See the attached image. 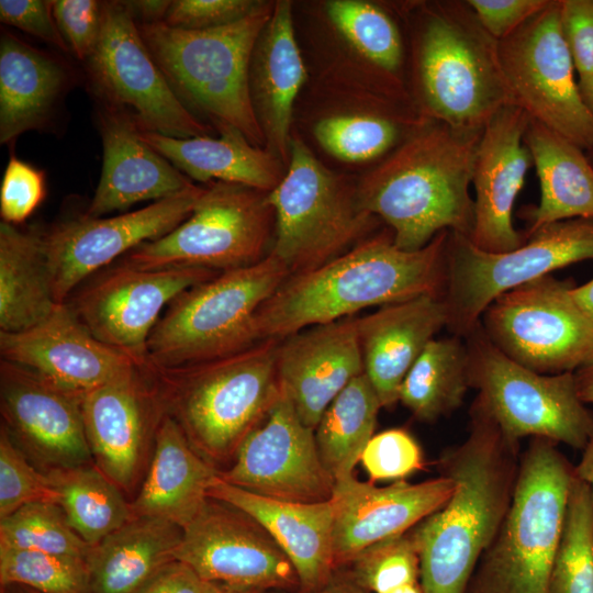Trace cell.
Here are the masks:
<instances>
[{"instance_id": "cell-1", "label": "cell", "mask_w": 593, "mask_h": 593, "mask_svg": "<svg viewBox=\"0 0 593 593\" xmlns=\"http://www.w3.org/2000/svg\"><path fill=\"white\" fill-rule=\"evenodd\" d=\"M467 438L446 448L437 468L455 490L411 529L423 593H465L483 552L510 510L519 470V443L510 440L474 399Z\"/></svg>"}, {"instance_id": "cell-2", "label": "cell", "mask_w": 593, "mask_h": 593, "mask_svg": "<svg viewBox=\"0 0 593 593\" xmlns=\"http://www.w3.org/2000/svg\"><path fill=\"white\" fill-rule=\"evenodd\" d=\"M449 233L411 251L395 245L391 231L382 232L315 269L289 276L257 314L258 339H282L370 306L443 295Z\"/></svg>"}, {"instance_id": "cell-3", "label": "cell", "mask_w": 593, "mask_h": 593, "mask_svg": "<svg viewBox=\"0 0 593 593\" xmlns=\"http://www.w3.org/2000/svg\"><path fill=\"white\" fill-rule=\"evenodd\" d=\"M482 131L427 119L361 177L360 206L388 225L398 247L418 250L444 231L469 238V188Z\"/></svg>"}, {"instance_id": "cell-4", "label": "cell", "mask_w": 593, "mask_h": 593, "mask_svg": "<svg viewBox=\"0 0 593 593\" xmlns=\"http://www.w3.org/2000/svg\"><path fill=\"white\" fill-rule=\"evenodd\" d=\"M280 340L262 339L231 355L177 367H158L144 358L164 413L213 466L233 460L278 399Z\"/></svg>"}, {"instance_id": "cell-5", "label": "cell", "mask_w": 593, "mask_h": 593, "mask_svg": "<svg viewBox=\"0 0 593 593\" xmlns=\"http://www.w3.org/2000/svg\"><path fill=\"white\" fill-rule=\"evenodd\" d=\"M413 34L416 110L460 130H482L502 108L514 104L505 81L499 41L467 0L422 4Z\"/></svg>"}, {"instance_id": "cell-6", "label": "cell", "mask_w": 593, "mask_h": 593, "mask_svg": "<svg viewBox=\"0 0 593 593\" xmlns=\"http://www.w3.org/2000/svg\"><path fill=\"white\" fill-rule=\"evenodd\" d=\"M273 4H261L245 18L219 27L186 30L165 22L137 23L141 36L181 103L216 128L231 126L254 145H265L250 94L255 45ZM198 118V116H197Z\"/></svg>"}, {"instance_id": "cell-7", "label": "cell", "mask_w": 593, "mask_h": 593, "mask_svg": "<svg viewBox=\"0 0 593 593\" xmlns=\"http://www.w3.org/2000/svg\"><path fill=\"white\" fill-rule=\"evenodd\" d=\"M557 445L534 437L521 454L510 510L465 593H548L574 474Z\"/></svg>"}, {"instance_id": "cell-8", "label": "cell", "mask_w": 593, "mask_h": 593, "mask_svg": "<svg viewBox=\"0 0 593 593\" xmlns=\"http://www.w3.org/2000/svg\"><path fill=\"white\" fill-rule=\"evenodd\" d=\"M289 276L286 266L269 254L255 265L222 271L187 289L153 328L145 359L158 367H177L253 346L259 342V310Z\"/></svg>"}, {"instance_id": "cell-9", "label": "cell", "mask_w": 593, "mask_h": 593, "mask_svg": "<svg viewBox=\"0 0 593 593\" xmlns=\"http://www.w3.org/2000/svg\"><path fill=\"white\" fill-rule=\"evenodd\" d=\"M275 213L270 253L290 276L315 269L368 237L378 217L359 204L356 186L292 137L283 178L268 192Z\"/></svg>"}, {"instance_id": "cell-10", "label": "cell", "mask_w": 593, "mask_h": 593, "mask_svg": "<svg viewBox=\"0 0 593 593\" xmlns=\"http://www.w3.org/2000/svg\"><path fill=\"white\" fill-rule=\"evenodd\" d=\"M470 388L512 441L539 437L583 449L593 413L579 398L574 372L544 374L504 355L477 324L463 337Z\"/></svg>"}, {"instance_id": "cell-11", "label": "cell", "mask_w": 593, "mask_h": 593, "mask_svg": "<svg viewBox=\"0 0 593 593\" xmlns=\"http://www.w3.org/2000/svg\"><path fill=\"white\" fill-rule=\"evenodd\" d=\"M273 233L275 213L268 192L237 183L211 182L188 219L118 261L141 269L192 267L222 272L266 258Z\"/></svg>"}, {"instance_id": "cell-12", "label": "cell", "mask_w": 593, "mask_h": 593, "mask_svg": "<svg viewBox=\"0 0 593 593\" xmlns=\"http://www.w3.org/2000/svg\"><path fill=\"white\" fill-rule=\"evenodd\" d=\"M584 260H593V219L548 224L504 253L481 250L467 236L450 232L441 295L446 327L463 338L503 293Z\"/></svg>"}, {"instance_id": "cell-13", "label": "cell", "mask_w": 593, "mask_h": 593, "mask_svg": "<svg viewBox=\"0 0 593 593\" xmlns=\"http://www.w3.org/2000/svg\"><path fill=\"white\" fill-rule=\"evenodd\" d=\"M83 64L97 105L125 114L141 132L179 138L213 133L175 94L124 1H104L101 36Z\"/></svg>"}, {"instance_id": "cell-14", "label": "cell", "mask_w": 593, "mask_h": 593, "mask_svg": "<svg viewBox=\"0 0 593 593\" xmlns=\"http://www.w3.org/2000/svg\"><path fill=\"white\" fill-rule=\"evenodd\" d=\"M574 284L551 275L496 298L480 324L508 358L544 374L574 372L593 354V321L572 295Z\"/></svg>"}, {"instance_id": "cell-15", "label": "cell", "mask_w": 593, "mask_h": 593, "mask_svg": "<svg viewBox=\"0 0 593 593\" xmlns=\"http://www.w3.org/2000/svg\"><path fill=\"white\" fill-rule=\"evenodd\" d=\"M559 0L499 41L502 71L515 105L584 152L593 148V113L585 104L560 23Z\"/></svg>"}, {"instance_id": "cell-16", "label": "cell", "mask_w": 593, "mask_h": 593, "mask_svg": "<svg viewBox=\"0 0 593 593\" xmlns=\"http://www.w3.org/2000/svg\"><path fill=\"white\" fill-rule=\"evenodd\" d=\"M219 273L192 267L141 269L116 261L86 279L65 303L97 339L144 358L169 303Z\"/></svg>"}, {"instance_id": "cell-17", "label": "cell", "mask_w": 593, "mask_h": 593, "mask_svg": "<svg viewBox=\"0 0 593 593\" xmlns=\"http://www.w3.org/2000/svg\"><path fill=\"white\" fill-rule=\"evenodd\" d=\"M204 188L197 184L152 204L115 216L81 215L43 228L54 296L65 303L89 277L135 247L160 238L181 224Z\"/></svg>"}, {"instance_id": "cell-18", "label": "cell", "mask_w": 593, "mask_h": 593, "mask_svg": "<svg viewBox=\"0 0 593 593\" xmlns=\"http://www.w3.org/2000/svg\"><path fill=\"white\" fill-rule=\"evenodd\" d=\"M176 559L203 580L237 591L259 593L300 585L291 561L264 527L212 497L183 528Z\"/></svg>"}, {"instance_id": "cell-19", "label": "cell", "mask_w": 593, "mask_h": 593, "mask_svg": "<svg viewBox=\"0 0 593 593\" xmlns=\"http://www.w3.org/2000/svg\"><path fill=\"white\" fill-rule=\"evenodd\" d=\"M219 477L269 499L317 503L332 499L335 480L325 468L314 429L281 391L262 421L247 435L233 463Z\"/></svg>"}, {"instance_id": "cell-20", "label": "cell", "mask_w": 593, "mask_h": 593, "mask_svg": "<svg viewBox=\"0 0 593 593\" xmlns=\"http://www.w3.org/2000/svg\"><path fill=\"white\" fill-rule=\"evenodd\" d=\"M0 356L54 387L81 396L134 369L145 358L97 339L66 303H58L29 328L0 332Z\"/></svg>"}, {"instance_id": "cell-21", "label": "cell", "mask_w": 593, "mask_h": 593, "mask_svg": "<svg viewBox=\"0 0 593 593\" xmlns=\"http://www.w3.org/2000/svg\"><path fill=\"white\" fill-rule=\"evenodd\" d=\"M81 399L0 360L2 425L47 471L92 462Z\"/></svg>"}, {"instance_id": "cell-22", "label": "cell", "mask_w": 593, "mask_h": 593, "mask_svg": "<svg viewBox=\"0 0 593 593\" xmlns=\"http://www.w3.org/2000/svg\"><path fill=\"white\" fill-rule=\"evenodd\" d=\"M530 118L510 104L484 125L477 148L472 186L473 226L469 239L481 250L504 253L519 247L524 234L513 224L514 203L533 158L524 136Z\"/></svg>"}, {"instance_id": "cell-23", "label": "cell", "mask_w": 593, "mask_h": 593, "mask_svg": "<svg viewBox=\"0 0 593 593\" xmlns=\"http://www.w3.org/2000/svg\"><path fill=\"white\" fill-rule=\"evenodd\" d=\"M454 481L445 475L385 486L358 480L354 474L336 480L335 564L351 562L368 547L404 534L439 510L452 495Z\"/></svg>"}, {"instance_id": "cell-24", "label": "cell", "mask_w": 593, "mask_h": 593, "mask_svg": "<svg viewBox=\"0 0 593 593\" xmlns=\"http://www.w3.org/2000/svg\"><path fill=\"white\" fill-rule=\"evenodd\" d=\"M81 410L96 466L121 490H128L138 474L146 440L164 415L143 361L83 394Z\"/></svg>"}, {"instance_id": "cell-25", "label": "cell", "mask_w": 593, "mask_h": 593, "mask_svg": "<svg viewBox=\"0 0 593 593\" xmlns=\"http://www.w3.org/2000/svg\"><path fill=\"white\" fill-rule=\"evenodd\" d=\"M277 370L281 391L300 419L315 430L333 400L363 373L356 317L314 325L282 338Z\"/></svg>"}, {"instance_id": "cell-26", "label": "cell", "mask_w": 593, "mask_h": 593, "mask_svg": "<svg viewBox=\"0 0 593 593\" xmlns=\"http://www.w3.org/2000/svg\"><path fill=\"white\" fill-rule=\"evenodd\" d=\"M96 121L102 168L87 215L100 217L143 201L156 202L194 184L142 138L125 114L97 105Z\"/></svg>"}, {"instance_id": "cell-27", "label": "cell", "mask_w": 593, "mask_h": 593, "mask_svg": "<svg viewBox=\"0 0 593 593\" xmlns=\"http://www.w3.org/2000/svg\"><path fill=\"white\" fill-rule=\"evenodd\" d=\"M208 496L226 502L254 518L295 569L303 592L325 586L333 578L335 504L286 502L232 485L219 477Z\"/></svg>"}, {"instance_id": "cell-28", "label": "cell", "mask_w": 593, "mask_h": 593, "mask_svg": "<svg viewBox=\"0 0 593 593\" xmlns=\"http://www.w3.org/2000/svg\"><path fill=\"white\" fill-rule=\"evenodd\" d=\"M447 325L441 295H421L356 317L363 373L382 407L399 402L401 384L427 344Z\"/></svg>"}, {"instance_id": "cell-29", "label": "cell", "mask_w": 593, "mask_h": 593, "mask_svg": "<svg viewBox=\"0 0 593 593\" xmlns=\"http://www.w3.org/2000/svg\"><path fill=\"white\" fill-rule=\"evenodd\" d=\"M75 83V69L64 58L2 30L0 143L10 144L29 131H51Z\"/></svg>"}, {"instance_id": "cell-30", "label": "cell", "mask_w": 593, "mask_h": 593, "mask_svg": "<svg viewBox=\"0 0 593 593\" xmlns=\"http://www.w3.org/2000/svg\"><path fill=\"white\" fill-rule=\"evenodd\" d=\"M306 77L290 1H277L255 45L249 86L266 148L286 166L295 99Z\"/></svg>"}, {"instance_id": "cell-31", "label": "cell", "mask_w": 593, "mask_h": 593, "mask_svg": "<svg viewBox=\"0 0 593 593\" xmlns=\"http://www.w3.org/2000/svg\"><path fill=\"white\" fill-rule=\"evenodd\" d=\"M217 473L175 419L164 413L155 430L147 475L131 502L134 517L161 518L183 529L208 501L209 486Z\"/></svg>"}, {"instance_id": "cell-32", "label": "cell", "mask_w": 593, "mask_h": 593, "mask_svg": "<svg viewBox=\"0 0 593 593\" xmlns=\"http://www.w3.org/2000/svg\"><path fill=\"white\" fill-rule=\"evenodd\" d=\"M220 136L170 137L141 132L142 138L189 179L230 182L265 192L273 190L287 166L266 147L254 145L231 126L215 128Z\"/></svg>"}, {"instance_id": "cell-33", "label": "cell", "mask_w": 593, "mask_h": 593, "mask_svg": "<svg viewBox=\"0 0 593 593\" xmlns=\"http://www.w3.org/2000/svg\"><path fill=\"white\" fill-rule=\"evenodd\" d=\"M524 142L540 184L539 203L519 211L528 225L524 236L551 223L593 219V164L586 152L533 119Z\"/></svg>"}, {"instance_id": "cell-34", "label": "cell", "mask_w": 593, "mask_h": 593, "mask_svg": "<svg viewBox=\"0 0 593 593\" xmlns=\"http://www.w3.org/2000/svg\"><path fill=\"white\" fill-rule=\"evenodd\" d=\"M183 529L156 517H133L91 546L86 558L90 593H139L176 552Z\"/></svg>"}, {"instance_id": "cell-35", "label": "cell", "mask_w": 593, "mask_h": 593, "mask_svg": "<svg viewBox=\"0 0 593 593\" xmlns=\"http://www.w3.org/2000/svg\"><path fill=\"white\" fill-rule=\"evenodd\" d=\"M43 243V228L0 223V332H19L57 305Z\"/></svg>"}, {"instance_id": "cell-36", "label": "cell", "mask_w": 593, "mask_h": 593, "mask_svg": "<svg viewBox=\"0 0 593 593\" xmlns=\"http://www.w3.org/2000/svg\"><path fill=\"white\" fill-rule=\"evenodd\" d=\"M469 388L465 339L457 335L435 337L405 376L399 402L417 421L433 423L455 412Z\"/></svg>"}, {"instance_id": "cell-37", "label": "cell", "mask_w": 593, "mask_h": 593, "mask_svg": "<svg viewBox=\"0 0 593 593\" xmlns=\"http://www.w3.org/2000/svg\"><path fill=\"white\" fill-rule=\"evenodd\" d=\"M382 407L365 373L353 379L333 400L315 430L320 457L334 480L354 474L363 449L374 435Z\"/></svg>"}, {"instance_id": "cell-38", "label": "cell", "mask_w": 593, "mask_h": 593, "mask_svg": "<svg viewBox=\"0 0 593 593\" xmlns=\"http://www.w3.org/2000/svg\"><path fill=\"white\" fill-rule=\"evenodd\" d=\"M46 474L69 525L91 546L134 517L122 490L92 463Z\"/></svg>"}, {"instance_id": "cell-39", "label": "cell", "mask_w": 593, "mask_h": 593, "mask_svg": "<svg viewBox=\"0 0 593 593\" xmlns=\"http://www.w3.org/2000/svg\"><path fill=\"white\" fill-rule=\"evenodd\" d=\"M426 120L418 112L398 111L333 115L316 123L314 135L337 159L363 163L383 158Z\"/></svg>"}, {"instance_id": "cell-40", "label": "cell", "mask_w": 593, "mask_h": 593, "mask_svg": "<svg viewBox=\"0 0 593 593\" xmlns=\"http://www.w3.org/2000/svg\"><path fill=\"white\" fill-rule=\"evenodd\" d=\"M325 8L332 24L359 54L399 85L404 42L393 18L368 1L332 0Z\"/></svg>"}, {"instance_id": "cell-41", "label": "cell", "mask_w": 593, "mask_h": 593, "mask_svg": "<svg viewBox=\"0 0 593 593\" xmlns=\"http://www.w3.org/2000/svg\"><path fill=\"white\" fill-rule=\"evenodd\" d=\"M548 593H593L592 494L574 474Z\"/></svg>"}, {"instance_id": "cell-42", "label": "cell", "mask_w": 593, "mask_h": 593, "mask_svg": "<svg viewBox=\"0 0 593 593\" xmlns=\"http://www.w3.org/2000/svg\"><path fill=\"white\" fill-rule=\"evenodd\" d=\"M0 547L86 559L91 545L71 528L57 503L35 502L0 518Z\"/></svg>"}, {"instance_id": "cell-43", "label": "cell", "mask_w": 593, "mask_h": 593, "mask_svg": "<svg viewBox=\"0 0 593 593\" xmlns=\"http://www.w3.org/2000/svg\"><path fill=\"white\" fill-rule=\"evenodd\" d=\"M0 582L40 593H90L86 559L37 550L0 547Z\"/></svg>"}, {"instance_id": "cell-44", "label": "cell", "mask_w": 593, "mask_h": 593, "mask_svg": "<svg viewBox=\"0 0 593 593\" xmlns=\"http://www.w3.org/2000/svg\"><path fill=\"white\" fill-rule=\"evenodd\" d=\"M354 581L368 593L419 581V555L411 529L381 540L353 561Z\"/></svg>"}, {"instance_id": "cell-45", "label": "cell", "mask_w": 593, "mask_h": 593, "mask_svg": "<svg viewBox=\"0 0 593 593\" xmlns=\"http://www.w3.org/2000/svg\"><path fill=\"white\" fill-rule=\"evenodd\" d=\"M35 502H58L48 475L37 471L3 425L0 430V518ZM58 504V503H57Z\"/></svg>"}, {"instance_id": "cell-46", "label": "cell", "mask_w": 593, "mask_h": 593, "mask_svg": "<svg viewBox=\"0 0 593 593\" xmlns=\"http://www.w3.org/2000/svg\"><path fill=\"white\" fill-rule=\"evenodd\" d=\"M360 461L372 483L404 480L424 467L419 445L402 428H391L373 435L363 449Z\"/></svg>"}, {"instance_id": "cell-47", "label": "cell", "mask_w": 593, "mask_h": 593, "mask_svg": "<svg viewBox=\"0 0 593 593\" xmlns=\"http://www.w3.org/2000/svg\"><path fill=\"white\" fill-rule=\"evenodd\" d=\"M47 193L46 174L11 153L0 186L2 222L24 223L41 205Z\"/></svg>"}, {"instance_id": "cell-48", "label": "cell", "mask_w": 593, "mask_h": 593, "mask_svg": "<svg viewBox=\"0 0 593 593\" xmlns=\"http://www.w3.org/2000/svg\"><path fill=\"white\" fill-rule=\"evenodd\" d=\"M52 12L69 52L85 61L96 49L101 36L104 1L54 0Z\"/></svg>"}, {"instance_id": "cell-49", "label": "cell", "mask_w": 593, "mask_h": 593, "mask_svg": "<svg viewBox=\"0 0 593 593\" xmlns=\"http://www.w3.org/2000/svg\"><path fill=\"white\" fill-rule=\"evenodd\" d=\"M262 1L254 0H174L164 22L172 27L205 30L234 23Z\"/></svg>"}, {"instance_id": "cell-50", "label": "cell", "mask_w": 593, "mask_h": 593, "mask_svg": "<svg viewBox=\"0 0 593 593\" xmlns=\"http://www.w3.org/2000/svg\"><path fill=\"white\" fill-rule=\"evenodd\" d=\"M560 23L578 82L593 76V0H559Z\"/></svg>"}, {"instance_id": "cell-51", "label": "cell", "mask_w": 593, "mask_h": 593, "mask_svg": "<svg viewBox=\"0 0 593 593\" xmlns=\"http://www.w3.org/2000/svg\"><path fill=\"white\" fill-rule=\"evenodd\" d=\"M0 21L32 36L69 52L61 37L47 0H1Z\"/></svg>"}, {"instance_id": "cell-52", "label": "cell", "mask_w": 593, "mask_h": 593, "mask_svg": "<svg viewBox=\"0 0 593 593\" xmlns=\"http://www.w3.org/2000/svg\"><path fill=\"white\" fill-rule=\"evenodd\" d=\"M550 0H467L485 31L496 41L512 34Z\"/></svg>"}, {"instance_id": "cell-53", "label": "cell", "mask_w": 593, "mask_h": 593, "mask_svg": "<svg viewBox=\"0 0 593 593\" xmlns=\"http://www.w3.org/2000/svg\"><path fill=\"white\" fill-rule=\"evenodd\" d=\"M210 582L187 563L175 560L167 564L139 593H204Z\"/></svg>"}, {"instance_id": "cell-54", "label": "cell", "mask_w": 593, "mask_h": 593, "mask_svg": "<svg viewBox=\"0 0 593 593\" xmlns=\"http://www.w3.org/2000/svg\"><path fill=\"white\" fill-rule=\"evenodd\" d=\"M137 23L164 22L171 1L169 0H134L124 1Z\"/></svg>"}, {"instance_id": "cell-55", "label": "cell", "mask_w": 593, "mask_h": 593, "mask_svg": "<svg viewBox=\"0 0 593 593\" xmlns=\"http://www.w3.org/2000/svg\"><path fill=\"white\" fill-rule=\"evenodd\" d=\"M579 398L585 404H593V354L574 371Z\"/></svg>"}, {"instance_id": "cell-56", "label": "cell", "mask_w": 593, "mask_h": 593, "mask_svg": "<svg viewBox=\"0 0 593 593\" xmlns=\"http://www.w3.org/2000/svg\"><path fill=\"white\" fill-rule=\"evenodd\" d=\"M582 450L581 460L577 466H573V472L579 480L590 486L593 502V429Z\"/></svg>"}, {"instance_id": "cell-57", "label": "cell", "mask_w": 593, "mask_h": 593, "mask_svg": "<svg viewBox=\"0 0 593 593\" xmlns=\"http://www.w3.org/2000/svg\"><path fill=\"white\" fill-rule=\"evenodd\" d=\"M572 295L579 306L593 321V279L581 286H574Z\"/></svg>"}, {"instance_id": "cell-58", "label": "cell", "mask_w": 593, "mask_h": 593, "mask_svg": "<svg viewBox=\"0 0 593 593\" xmlns=\"http://www.w3.org/2000/svg\"><path fill=\"white\" fill-rule=\"evenodd\" d=\"M303 593H368L361 589L355 581H333L331 580L325 586L312 592Z\"/></svg>"}, {"instance_id": "cell-59", "label": "cell", "mask_w": 593, "mask_h": 593, "mask_svg": "<svg viewBox=\"0 0 593 593\" xmlns=\"http://www.w3.org/2000/svg\"><path fill=\"white\" fill-rule=\"evenodd\" d=\"M578 85L585 104L593 113V76L585 81L578 82Z\"/></svg>"}, {"instance_id": "cell-60", "label": "cell", "mask_w": 593, "mask_h": 593, "mask_svg": "<svg viewBox=\"0 0 593 593\" xmlns=\"http://www.w3.org/2000/svg\"><path fill=\"white\" fill-rule=\"evenodd\" d=\"M382 593H423L419 581L394 586Z\"/></svg>"}, {"instance_id": "cell-61", "label": "cell", "mask_w": 593, "mask_h": 593, "mask_svg": "<svg viewBox=\"0 0 593 593\" xmlns=\"http://www.w3.org/2000/svg\"><path fill=\"white\" fill-rule=\"evenodd\" d=\"M204 593H253V592H243L237 591L227 586H223L220 584L211 583L209 584L206 591Z\"/></svg>"}, {"instance_id": "cell-62", "label": "cell", "mask_w": 593, "mask_h": 593, "mask_svg": "<svg viewBox=\"0 0 593 593\" xmlns=\"http://www.w3.org/2000/svg\"><path fill=\"white\" fill-rule=\"evenodd\" d=\"M8 586L10 588L11 593H40L35 590H32L30 588L22 586V585H8Z\"/></svg>"}, {"instance_id": "cell-63", "label": "cell", "mask_w": 593, "mask_h": 593, "mask_svg": "<svg viewBox=\"0 0 593 593\" xmlns=\"http://www.w3.org/2000/svg\"><path fill=\"white\" fill-rule=\"evenodd\" d=\"M586 155L589 157V159L591 160V163L593 164V148L589 152H586Z\"/></svg>"}]
</instances>
